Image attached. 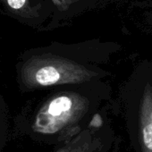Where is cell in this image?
<instances>
[{"mask_svg": "<svg viewBox=\"0 0 152 152\" xmlns=\"http://www.w3.org/2000/svg\"><path fill=\"white\" fill-rule=\"evenodd\" d=\"M9 108L4 96L0 93V152H3L9 136Z\"/></svg>", "mask_w": 152, "mask_h": 152, "instance_id": "obj_6", "label": "cell"}, {"mask_svg": "<svg viewBox=\"0 0 152 152\" xmlns=\"http://www.w3.org/2000/svg\"><path fill=\"white\" fill-rule=\"evenodd\" d=\"M0 11L7 16L27 25H35L39 17V0H0Z\"/></svg>", "mask_w": 152, "mask_h": 152, "instance_id": "obj_3", "label": "cell"}, {"mask_svg": "<svg viewBox=\"0 0 152 152\" xmlns=\"http://www.w3.org/2000/svg\"><path fill=\"white\" fill-rule=\"evenodd\" d=\"M16 82L22 92L88 81L93 73L82 65L45 49L22 53L15 64Z\"/></svg>", "mask_w": 152, "mask_h": 152, "instance_id": "obj_1", "label": "cell"}, {"mask_svg": "<svg viewBox=\"0 0 152 152\" xmlns=\"http://www.w3.org/2000/svg\"><path fill=\"white\" fill-rule=\"evenodd\" d=\"M87 109L86 101L76 95L61 93L44 100L32 112L23 108L14 119L15 132L34 140H48L64 133Z\"/></svg>", "mask_w": 152, "mask_h": 152, "instance_id": "obj_2", "label": "cell"}, {"mask_svg": "<svg viewBox=\"0 0 152 152\" xmlns=\"http://www.w3.org/2000/svg\"><path fill=\"white\" fill-rule=\"evenodd\" d=\"M140 139L142 152H152V89L143 95L140 109Z\"/></svg>", "mask_w": 152, "mask_h": 152, "instance_id": "obj_4", "label": "cell"}, {"mask_svg": "<svg viewBox=\"0 0 152 152\" xmlns=\"http://www.w3.org/2000/svg\"><path fill=\"white\" fill-rule=\"evenodd\" d=\"M101 124H102V120H101V118L99 117V115H97L92 119V121H91V126L99 127V126L101 125Z\"/></svg>", "mask_w": 152, "mask_h": 152, "instance_id": "obj_7", "label": "cell"}, {"mask_svg": "<svg viewBox=\"0 0 152 152\" xmlns=\"http://www.w3.org/2000/svg\"><path fill=\"white\" fill-rule=\"evenodd\" d=\"M100 149V140L88 132H84L56 152H99Z\"/></svg>", "mask_w": 152, "mask_h": 152, "instance_id": "obj_5", "label": "cell"}]
</instances>
